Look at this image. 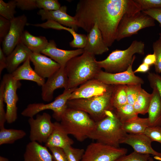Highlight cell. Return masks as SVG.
I'll use <instances>...</instances> for the list:
<instances>
[{
  "instance_id": "cell-1",
  "label": "cell",
  "mask_w": 161,
  "mask_h": 161,
  "mask_svg": "<svg viewBox=\"0 0 161 161\" xmlns=\"http://www.w3.org/2000/svg\"><path fill=\"white\" fill-rule=\"evenodd\" d=\"M113 0H80L74 16L78 26L88 33L96 24L107 46L115 40L112 22Z\"/></svg>"
},
{
  "instance_id": "cell-2",
  "label": "cell",
  "mask_w": 161,
  "mask_h": 161,
  "mask_svg": "<svg viewBox=\"0 0 161 161\" xmlns=\"http://www.w3.org/2000/svg\"><path fill=\"white\" fill-rule=\"evenodd\" d=\"M65 68L68 80L67 89L77 88L95 78L101 70L97 63L95 55L85 51L70 59Z\"/></svg>"
},
{
  "instance_id": "cell-3",
  "label": "cell",
  "mask_w": 161,
  "mask_h": 161,
  "mask_svg": "<svg viewBox=\"0 0 161 161\" xmlns=\"http://www.w3.org/2000/svg\"><path fill=\"white\" fill-rule=\"evenodd\" d=\"M113 110L106 112L105 117L96 122L89 138L105 144L120 147L121 140L127 134Z\"/></svg>"
},
{
  "instance_id": "cell-4",
  "label": "cell",
  "mask_w": 161,
  "mask_h": 161,
  "mask_svg": "<svg viewBox=\"0 0 161 161\" xmlns=\"http://www.w3.org/2000/svg\"><path fill=\"white\" fill-rule=\"evenodd\" d=\"M60 123L65 131L82 142L89 138L95 126L96 122L86 112L67 108Z\"/></svg>"
},
{
  "instance_id": "cell-5",
  "label": "cell",
  "mask_w": 161,
  "mask_h": 161,
  "mask_svg": "<svg viewBox=\"0 0 161 161\" xmlns=\"http://www.w3.org/2000/svg\"><path fill=\"white\" fill-rule=\"evenodd\" d=\"M145 44L141 41H133L127 49H116L112 52L105 59L97 61V63L105 72L117 73L126 70L135 59V54H144Z\"/></svg>"
},
{
  "instance_id": "cell-6",
  "label": "cell",
  "mask_w": 161,
  "mask_h": 161,
  "mask_svg": "<svg viewBox=\"0 0 161 161\" xmlns=\"http://www.w3.org/2000/svg\"><path fill=\"white\" fill-rule=\"evenodd\" d=\"M115 85L103 95L88 98L69 100L68 108L83 111L96 122L104 118L106 112L113 110L112 100Z\"/></svg>"
},
{
  "instance_id": "cell-7",
  "label": "cell",
  "mask_w": 161,
  "mask_h": 161,
  "mask_svg": "<svg viewBox=\"0 0 161 161\" xmlns=\"http://www.w3.org/2000/svg\"><path fill=\"white\" fill-rule=\"evenodd\" d=\"M154 20L142 11L134 14H125L118 25L115 40L119 41L137 34L143 29L155 26Z\"/></svg>"
},
{
  "instance_id": "cell-8",
  "label": "cell",
  "mask_w": 161,
  "mask_h": 161,
  "mask_svg": "<svg viewBox=\"0 0 161 161\" xmlns=\"http://www.w3.org/2000/svg\"><path fill=\"white\" fill-rule=\"evenodd\" d=\"M77 88L64 89L63 93L56 97L54 101L48 103H30L21 112V114L30 118L33 117L43 111L51 110L53 112V117L57 121H60L63 114L68 108L67 102L72 93Z\"/></svg>"
},
{
  "instance_id": "cell-9",
  "label": "cell",
  "mask_w": 161,
  "mask_h": 161,
  "mask_svg": "<svg viewBox=\"0 0 161 161\" xmlns=\"http://www.w3.org/2000/svg\"><path fill=\"white\" fill-rule=\"evenodd\" d=\"M128 149L96 142L89 145L81 161H114L126 154Z\"/></svg>"
},
{
  "instance_id": "cell-10",
  "label": "cell",
  "mask_w": 161,
  "mask_h": 161,
  "mask_svg": "<svg viewBox=\"0 0 161 161\" xmlns=\"http://www.w3.org/2000/svg\"><path fill=\"white\" fill-rule=\"evenodd\" d=\"M2 80L4 83V98L6 105V120L7 123L15 122L17 118V103L18 100L17 89L21 84L20 81L14 79L11 74H4Z\"/></svg>"
},
{
  "instance_id": "cell-11",
  "label": "cell",
  "mask_w": 161,
  "mask_h": 161,
  "mask_svg": "<svg viewBox=\"0 0 161 161\" xmlns=\"http://www.w3.org/2000/svg\"><path fill=\"white\" fill-rule=\"evenodd\" d=\"M50 115L46 112L37 114L35 118L30 117L28 123L30 127L29 138L31 142L45 143L52 133L54 123Z\"/></svg>"
},
{
  "instance_id": "cell-12",
  "label": "cell",
  "mask_w": 161,
  "mask_h": 161,
  "mask_svg": "<svg viewBox=\"0 0 161 161\" xmlns=\"http://www.w3.org/2000/svg\"><path fill=\"white\" fill-rule=\"evenodd\" d=\"M132 63L125 71L110 73L100 70L95 78L108 85H130L143 84L144 81L140 78L136 76L132 70Z\"/></svg>"
},
{
  "instance_id": "cell-13",
  "label": "cell",
  "mask_w": 161,
  "mask_h": 161,
  "mask_svg": "<svg viewBox=\"0 0 161 161\" xmlns=\"http://www.w3.org/2000/svg\"><path fill=\"white\" fill-rule=\"evenodd\" d=\"M27 21V18L24 14L15 17L10 20V29L2 42V49L7 56L13 51L21 41Z\"/></svg>"
},
{
  "instance_id": "cell-14",
  "label": "cell",
  "mask_w": 161,
  "mask_h": 161,
  "mask_svg": "<svg viewBox=\"0 0 161 161\" xmlns=\"http://www.w3.org/2000/svg\"><path fill=\"white\" fill-rule=\"evenodd\" d=\"M68 78L65 67H61L57 72L47 78L41 86V96L44 101L49 102L53 97L54 91L57 89H67Z\"/></svg>"
},
{
  "instance_id": "cell-15",
  "label": "cell",
  "mask_w": 161,
  "mask_h": 161,
  "mask_svg": "<svg viewBox=\"0 0 161 161\" xmlns=\"http://www.w3.org/2000/svg\"><path fill=\"white\" fill-rule=\"evenodd\" d=\"M113 85L104 83L94 78L81 85L72 93L69 99L88 98L103 95Z\"/></svg>"
},
{
  "instance_id": "cell-16",
  "label": "cell",
  "mask_w": 161,
  "mask_h": 161,
  "mask_svg": "<svg viewBox=\"0 0 161 161\" xmlns=\"http://www.w3.org/2000/svg\"><path fill=\"white\" fill-rule=\"evenodd\" d=\"M152 142L151 139L144 134L127 133L121 140L120 143L128 144L133 148L134 151L140 153L159 156L160 152L153 149L151 146Z\"/></svg>"
},
{
  "instance_id": "cell-17",
  "label": "cell",
  "mask_w": 161,
  "mask_h": 161,
  "mask_svg": "<svg viewBox=\"0 0 161 161\" xmlns=\"http://www.w3.org/2000/svg\"><path fill=\"white\" fill-rule=\"evenodd\" d=\"M30 59L34 66L35 71L44 79L51 76L61 67L57 63L41 53L32 52Z\"/></svg>"
},
{
  "instance_id": "cell-18",
  "label": "cell",
  "mask_w": 161,
  "mask_h": 161,
  "mask_svg": "<svg viewBox=\"0 0 161 161\" xmlns=\"http://www.w3.org/2000/svg\"><path fill=\"white\" fill-rule=\"evenodd\" d=\"M83 49L66 50L58 48L54 40H50L46 47L41 52L48 56L58 64L61 67H65L67 62L72 58L82 54Z\"/></svg>"
},
{
  "instance_id": "cell-19",
  "label": "cell",
  "mask_w": 161,
  "mask_h": 161,
  "mask_svg": "<svg viewBox=\"0 0 161 161\" xmlns=\"http://www.w3.org/2000/svg\"><path fill=\"white\" fill-rule=\"evenodd\" d=\"M67 7L66 6H61L58 10L50 11L40 9L38 14L40 15L43 21L51 20L61 24L73 29L76 31L78 28L77 21L74 16H72L67 13Z\"/></svg>"
},
{
  "instance_id": "cell-20",
  "label": "cell",
  "mask_w": 161,
  "mask_h": 161,
  "mask_svg": "<svg viewBox=\"0 0 161 161\" xmlns=\"http://www.w3.org/2000/svg\"><path fill=\"white\" fill-rule=\"evenodd\" d=\"M83 49L84 51L94 55H101L109 51V47L96 24L88 33L86 43Z\"/></svg>"
},
{
  "instance_id": "cell-21",
  "label": "cell",
  "mask_w": 161,
  "mask_h": 161,
  "mask_svg": "<svg viewBox=\"0 0 161 161\" xmlns=\"http://www.w3.org/2000/svg\"><path fill=\"white\" fill-rule=\"evenodd\" d=\"M68 135L60 123L55 122L54 123L52 131L45 143V146L49 148L57 147L64 149L71 146L74 142Z\"/></svg>"
},
{
  "instance_id": "cell-22",
  "label": "cell",
  "mask_w": 161,
  "mask_h": 161,
  "mask_svg": "<svg viewBox=\"0 0 161 161\" xmlns=\"http://www.w3.org/2000/svg\"><path fill=\"white\" fill-rule=\"evenodd\" d=\"M32 52L21 41L13 51L7 56L6 69L8 73H12L21 63H24L30 57Z\"/></svg>"
},
{
  "instance_id": "cell-23",
  "label": "cell",
  "mask_w": 161,
  "mask_h": 161,
  "mask_svg": "<svg viewBox=\"0 0 161 161\" xmlns=\"http://www.w3.org/2000/svg\"><path fill=\"white\" fill-rule=\"evenodd\" d=\"M24 157L25 161H53L47 148L36 142L30 141L27 144Z\"/></svg>"
},
{
  "instance_id": "cell-24",
  "label": "cell",
  "mask_w": 161,
  "mask_h": 161,
  "mask_svg": "<svg viewBox=\"0 0 161 161\" xmlns=\"http://www.w3.org/2000/svg\"><path fill=\"white\" fill-rule=\"evenodd\" d=\"M30 57L20 66L18 67L11 74L13 78L20 81L25 80L36 83L39 86H42L45 83V79L39 76L31 67Z\"/></svg>"
},
{
  "instance_id": "cell-25",
  "label": "cell",
  "mask_w": 161,
  "mask_h": 161,
  "mask_svg": "<svg viewBox=\"0 0 161 161\" xmlns=\"http://www.w3.org/2000/svg\"><path fill=\"white\" fill-rule=\"evenodd\" d=\"M153 89L148 112L149 127L161 126V97L157 89Z\"/></svg>"
},
{
  "instance_id": "cell-26",
  "label": "cell",
  "mask_w": 161,
  "mask_h": 161,
  "mask_svg": "<svg viewBox=\"0 0 161 161\" xmlns=\"http://www.w3.org/2000/svg\"><path fill=\"white\" fill-rule=\"evenodd\" d=\"M21 41L33 52L41 53L47 47L49 41L43 36H36L24 31Z\"/></svg>"
},
{
  "instance_id": "cell-27",
  "label": "cell",
  "mask_w": 161,
  "mask_h": 161,
  "mask_svg": "<svg viewBox=\"0 0 161 161\" xmlns=\"http://www.w3.org/2000/svg\"><path fill=\"white\" fill-rule=\"evenodd\" d=\"M149 127L148 118H141L138 116L123 124V129L127 133L133 134H144Z\"/></svg>"
},
{
  "instance_id": "cell-28",
  "label": "cell",
  "mask_w": 161,
  "mask_h": 161,
  "mask_svg": "<svg viewBox=\"0 0 161 161\" xmlns=\"http://www.w3.org/2000/svg\"><path fill=\"white\" fill-rule=\"evenodd\" d=\"M26 135L25 131L22 130L7 129L4 127L0 128V145L13 144L24 138Z\"/></svg>"
},
{
  "instance_id": "cell-29",
  "label": "cell",
  "mask_w": 161,
  "mask_h": 161,
  "mask_svg": "<svg viewBox=\"0 0 161 161\" xmlns=\"http://www.w3.org/2000/svg\"><path fill=\"white\" fill-rule=\"evenodd\" d=\"M152 96L151 93L149 94L141 89L133 106L137 114H145L148 113Z\"/></svg>"
},
{
  "instance_id": "cell-30",
  "label": "cell",
  "mask_w": 161,
  "mask_h": 161,
  "mask_svg": "<svg viewBox=\"0 0 161 161\" xmlns=\"http://www.w3.org/2000/svg\"><path fill=\"white\" fill-rule=\"evenodd\" d=\"M127 103L126 85H115L112 100V106L114 109Z\"/></svg>"
},
{
  "instance_id": "cell-31",
  "label": "cell",
  "mask_w": 161,
  "mask_h": 161,
  "mask_svg": "<svg viewBox=\"0 0 161 161\" xmlns=\"http://www.w3.org/2000/svg\"><path fill=\"white\" fill-rule=\"evenodd\" d=\"M113 110L122 124L138 116L133 106L128 103Z\"/></svg>"
},
{
  "instance_id": "cell-32",
  "label": "cell",
  "mask_w": 161,
  "mask_h": 161,
  "mask_svg": "<svg viewBox=\"0 0 161 161\" xmlns=\"http://www.w3.org/2000/svg\"><path fill=\"white\" fill-rule=\"evenodd\" d=\"M17 7L16 0H11L6 3L2 0H0V16L9 20L14 17Z\"/></svg>"
},
{
  "instance_id": "cell-33",
  "label": "cell",
  "mask_w": 161,
  "mask_h": 161,
  "mask_svg": "<svg viewBox=\"0 0 161 161\" xmlns=\"http://www.w3.org/2000/svg\"><path fill=\"white\" fill-rule=\"evenodd\" d=\"M142 88L141 84L126 85L128 103L133 106Z\"/></svg>"
},
{
  "instance_id": "cell-34",
  "label": "cell",
  "mask_w": 161,
  "mask_h": 161,
  "mask_svg": "<svg viewBox=\"0 0 161 161\" xmlns=\"http://www.w3.org/2000/svg\"><path fill=\"white\" fill-rule=\"evenodd\" d=\"M68 161H81L85 150L68 146L63 149Z\"/></svg>"
},
{
  "instance_id": "cell-35",
  "label": "cell",
  "mask_w": 161,
  "mask_h": 161,
  "mask_svg": "<svg viewBox=\"0 0 161 161\" xmlns=\"http://www.w3.org/2000/svg\"><path fill=\"white\" fill-rule=\"evenodd\" d=\"M37 8L45 11L58 10L61 7L57 0H36Z\"/></svg>"
},
{
  "instance_id": "cell-36",
  "label": "cell",
  "mask_w": 161,
  "mask_h": 161,
  "mask_svg": "<svg viewBox=\"0 0 161 161\" xmlns=\"http://www.w3.org/2000/svg\"><path fill=\"white\" fill-rule=\"evenodd\" d=\"M150 154H141L134 151L128 155L120 156L114 161H148Z\"/></svg>"
},
{
  "instance_id": "cell-37",
  "label": "cell",
  "mask_w": 161,
  "mask_h": 161,
  "mask_svg": "<svg viewBox=\"0 0 161 161\" xmlns=\"http://www.w3.org/2000/svg\"><path fill=\"white\" fill-rule=\"evenodd\" d=\"M154 53L156 58V63L154 65L155 71L157 73H161V39H159L153 44Z\"/></svg>"
},
{
  "instance_id": "cell-38",
  "label": "cell",
  "mask_w": 161,
  "mask_h": 161,
  "mask_svg": "<svg viewBox=\"0 0 161 161\" xmlns=\"http://www.w3.org/2000/svg\"><path fill=\"white\" fill-rule=\"evenodd\" d=\"M4 83L1 80L0 85V128L4 127L6 120V112L4 109Z\"/></svg>"
},
{
  "instance_id": "cell-39",
  "label": "cell",
  "mask_w": 161,
  "mask_h": 161,
  "mask_svg": "<svg viewBox=\"0 0 161 161\" xmlns=\"http://www.w3.org/2000/svg\"><path fill=\"white\" fill-rule=\"evenodd\" d=\"M153 141L157 142L161 144V126L148 127L144 133Z\"/></svg>"
},
{
  "instance_id": "cell-40",
  "label": "cell",
  "mask_w": 161,
  "mask_h": 161,
  "mask_svg": "<svg viewBox=\"0 0 161 161\" xmlns=\"http://www.w3.org/2000/svg\"><path fill=\"white\" fill-rule=\"evenodd\" d=\"M140 6L141 11L161 8V0H134Z\"/></svg>"
},
{
  "instance_id": "cell-41",
  "label": "cell",
  "mask_w": 161,
  "mask_h": 161,
  "mask_svg": "<svg viewBox=\"0 0 161 161\" xmlns=\"http://www.w3.org/2000/svg\"><path fill=\"white\" fill-rule=\"evenodd\" d=\"M148 79L151 87L156 89L161 97V76L154 73L149 72Z\"/></svg>"
},
{
  "instance_id": "cell-42",
  "label": "cell",
  "mask_w": 161,
  "mask_h": 161,
  "mask_svg": "<svg viewBox=\"0 0 161 161\" xmlns=\"http://www.w3.org/2000/svg\"><path fill=\"white\" fill-rule=\"evenodd\" d=\"M10 21L0 16V41L2 42L10 28Z\"/></svg>"
},
{
  "instance_id": "cell-43",
  "label": "cell",
  "mask_w": 161,
  "mask_h": 161,
  "mask_svg": "<svg viewBox=\"0 0 161 161\" xmlns=\"http://www.w3.org/2000/svg\"><path fill=\"white\" fill-rule=\"evenodd\" d=\"M17 7L22 10H31L37 8L36 0H16Z\"/></svg>"
},
{
  "instance_id": "cell-44",
  "label": "cell",
  "mask_w": 161,
  "mask_h": 161,
  "mask_svg": "<svg viewBox=\"0 0 161 161\" xmlns=\"http://www.w3.org/2000/svg\"><path fill=\"white\" fill-rule=\"evenodd\" d=\"M53 161H68L63 149L57 147L49 148Z\"/></svg>"
},
{
  "instance_id": "cell-45",
  "label": "cell",
  "mask_w": 161,
  "mask_h": 161,
  "mask_svg": "<svg viewBox=\"0 0 161 161\" xmlns=\"http://www.w3.org/2000/svg\"><path fill=\"white\" fill-rule=\"evenodd\" d=\"M142 11L158 21L161 26V8L148 9Z\"/></svg>"
},
{
  "instance_id": "cell-46",
  "label": "cell",
  "mask_w": 161,
  "mask_h": 161,
  "mask_svg": "<svg viewBox=\"0 0 161 161\" xmlns=\"http://www.w3.org/2000/svg\"><path fill=\"white\" fill-rule=\"evenodd\" d=\"M7 65V56L3 52L2 48L0 47V75L3 70L6 69Z\"/></svg>"
},
{
  "instance_id": "cell-47",
  "label": "cell",
  "mask_w": 161,
  "mask_h": 161,
  "mask_svg": "<svg viewBox=\"0 0 161 161\" xmlns=\"http://www.w3.org/2000/svg\"><path fill=\"white\" fill-rule=\"evenodd\" d=\"M156 58L155 55L149 54L147 55L143 60V63L145 64L150 66L154 65L156 63Z\"/></svg>"
},
{
  "instance_id": "cell-48",
  "label": "cell",
  "mask_w": 161,
  "mask_h": 161,
  "mask_svg": "<svg viewBox=\"0 0 161 161\" xmlns=\"http://www.w3.org/2000/svg\"><path fill=\"white\" fill-rule=\"evenodd\" d=\"M150 66L145 64L142 63L134 71V73L139 72H146L149 70Z\"/></svg>"
},
{
  "instance_id": "cell-49",
  "label": "cell",
  "mask_w": 161,
  "mask_h": 161,
  "mask_svg": "<svg viewBox=\"0 0 161 161\" xmlns=\"http://www.w3.org/2000/svg\"><path fill=\"white\" fill-rule=\"evenodd\" d=\"M160 154L159 156H154V158L157 160H158L160 161H161V152H160ZM148 161H154L153 159L151 157H150L148 160Z\"/></svg>"
},
{
  "instance_id": "cell-50",
  "label": "cell",
  "mask_w": 161,
  "mask_h": 161,
  "mask_svg": "<svg viewBox=\"0 0 161 161\" xmlns=\"http://www.w3.org/2000/svg\"><path fill=\"white\" fill-rule=\"evenodd\" d=\"M0 161H9V160L6 157L0 156Z\"/></svg>"
},
{
  "instance_id": "cell-51",
  "label": "cell",
  "mask_w": 161,
  "mask_h": 161,
  "mask_svg": "<svg viewBox=\"0 0 161 161\" xmlns=\"http://www.w3.org/2000/svg\"><path fill=\"white\" fill-rule=\"evenodd\" d=\"M159 35L160 36L159 38L161 39V32L159 33Z\"/></svg>"
},
{
  "instance_id": "cell-52",
  "label": "cell",
  "mask_w": 161,
  "mask_h": 161,
  "mask_svg": "<svg viewBox=\"0 0 161 161\" xmlns=\"http://www.w3.org/2000/svg\"><path fill=\"white\" fill-rule=\"evenodd\" d=\"M24 161H25V160H24Z\"/></svg>"
}]
</instances>
